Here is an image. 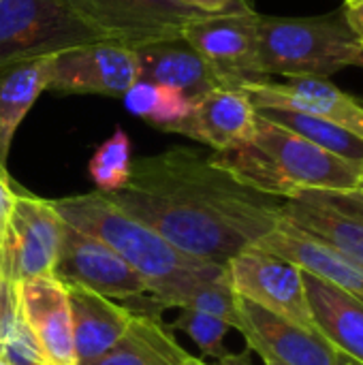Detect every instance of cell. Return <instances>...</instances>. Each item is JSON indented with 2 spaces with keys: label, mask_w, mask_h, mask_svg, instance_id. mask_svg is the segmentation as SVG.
I'll use <instances>...</instances> for the list:
<instances>
[{
  "label": "cell",
  "mask_w": 363,
  "mask_h": 365,
  "mask_svg": "<svg viewBox=\"0 0 363 365\" xmlns=\"http://www.w3.org/2000/svg\"><path fill=\"white\" fill-rule=\"evenodd\" d=\"M105 195L178 250L220 267L265 237L282 205L184 145L133 160L126 186Z\"/></svg>",
  "instance_id": "6da1fadb"
},
{
  "label": "cell",
  "mask_w": 363,
  "mask_h": 365,
  "mask_svg": "<svg viewBox=\"0 0 363 365\" xmlns=\"http://www.w3.org/2000/svg\"><path fill=\"white\" fill-rule=\"evenodd\" d=\"M51 203L66 225L118 252L148 282L150 295L160 308L182 310L197 287L227 274V267L178 250L154 229L118 207L105 192L73 195Z\"/></svg>",
  "instance_id": "7a4b0ae2"
},
{
  "label": "cell",
  "mask_w": 363,
  "mask_h": 365,
  "mask_svg": "<svg viewBox=\"0 0 363 365\" xmlns=\"http://www.w3.org/2000/svg\"><path fill=\"white\" fill-rule=\"evenodd\" d=\"M210 156L244 186L282 201L302 190H355L362 184L363 165L344 160L261 115L246 141Z\"/></svg>",
  "instance_id": "3957f363"
},
{
  "label": "cell",
  "mask_w": 363,
  "mask_h": 365,
  "mask_svg": "<svg viewBox=\"0 0 363 365\" xmlns=\"http://www.w3.org/2000/svg\"><path fill=\"white\" fill-rule=\"evenodd\" d=\"M259 64L267 77L327 79L347 66H363V47L344 9L317 17L259 15Z\"/></svg>",
  "instance_id": "277c9868"
},
{
  "label": "cell",
  "mask_w": 363,
  "mask_h": 365,
  "mask_svg": "<svg viewBox=\"0 0 363 365\" xmlns=\"http://www.w3.org/2000/svg\"><path fill=\"white\" fill-rule=\"evenodd\" d=\"M62 233L53 203L17 188L0 246V287L13 293L24 282L53 278Z\"/></svg>",
  "instance_id": "5b68a950"
},
{
  "label": "cell",
  "mask_w": 363,
  "mask_h": 365,
  "mask_svg": "<svg viewBox=\"0 0 363 365\" xmlns=\"http://www.w3.org/2000/svg\"><path fill=\"white\" fill-rule=\"evenodd\" d=\"M62 6L101 38L137 47L178 36L199 11L180 0H60Z\"/></svg>",
  "instance_id": "8992f818"
},
{
  "label": "cell",
  "mask_w": 363,
  "mask_h": 365,
  "mask_svg": "<svg viewBox=\"0 0 363 365\" xmlns=\"http://www.w3.org/2000/svg\"><path fill=\"white\" fill-rule=\"evenodd\" d=\"M103 41L60 0H0V64Z\"/></svg>",
  "instance_id": "52a82bcc"
},
{
  "label": "cell",
  "mask_w": 363,
  "mask_h": 365,
  "mask_svg": "<svg viewBox=\"0 0 363 365\" xmlns=\"http://www.w3.org/2000/svg\"><path fill=\"white\" fill-rule=\"evenodd\" d=\"M182 34L229 86L270 81L259 64V13L248 2L223 13H203Z\"/></svg>",
  "instance_id": "ba28073f"
},
{
  "label": "cell",
  "mask_w": 363,
  "mask_h": 365,
  "mask_svg": "<svg viewBox=\"0 0 363 365\" xmlns=\"http://www.w3.org/2000/svg\"><path fill=\"white\" fill-rule=\"evenodd\" d=\"M227 274L235 295L304 329L317 331L304 272L287 259L250 246L229 261Z\"/></svg>",
  "instance_id": "9c48e42d"
},
{
  "label": "cell",
  "mask_w": 363,
  "mask_h": 365,
  "mask_svg": "<svg viewBox=\"0 0 363 365\" xmlns=\"http://www.w3.org/2000/svg\"><path fill=\"white\" fill-rule=\"evenodd\" d=\"M139 81L135 47L120 41H94L53 53L47 90L56 94L124 96Z\"/></svg>",
  "instance_id": "30bf717a"
},
{
  "label": "cell",
  "mask_w": 363,
  "mask_h": 365,
  "mask_svg": "<svg viewBox=\"0 0 363 365\" xmlns=\"http://www.w3.org/2000/svg\"><path fill=\"white\" fill-rule=\"evenodd\" d=\"M280 220L325 242L363 267V190H302L280 205Z\"/></svg>",
  "instance_id": "8fae6325"
},
{
  "label": "cell",
  "mask_w": 363,
  "mask_h": 365,
  "mask_svg": "<svg viewBox=\"0 0 363 365\" xmlns=\"http://www.w3.org/2000/svg\"><path fill=\"white\" fill-rule=\"evenodd\" d=\"M53 278L62 284L86 287L113 302L150 295L148 282L118 252L66 222Z\"/></svg>",
  "instance_id": "7c38bea8"
},
{
  "label": "cell",
  "mask_w": 363,
  "mask_h": 365,
  "mask_svg": "<svg viewBox=\"0 0 363 365\" xmlns=\"http://www.w3.org/2000/svg\"><path fill=\"white\" fill-rule=\"evenodd\" d=\"M237 327L250 351L261 359L280 365H338L336 351L319 331L304 329L278 314H272L257 304L235 295Z\"/></svg>",
  "instance_id": "4fadbf2b"
},
{
  "label": "cell",
  "mask_w": 363,
  "mask_h": 365,
  "mask_svg": "<svg viewBox=\"0 0 363 365\" xmlns=\"http://www.w3.org/2000/svg\"><path fill=\"white\" fill-rule=\"evenodd\" d=\"M17 317L47 365H79L66 287L39 278L15 289Z\"/></svg>",
  "instance_id": "5bb4252c"
},
{
  "label": "cell",
  "mask_w": 363,
  "mask_h": 365,
  "mask_svg": "<svg viewBox=\"0 0 363 365\" xmlns=\"http://www.w3.org/2000/svg\"><path fill=\"white\" fill-rule=\"evenodd\" d=\"M255 107H276L306 111L325 118L363 139V103L342 92L325 77H293L287 83H244L240 86Z\"/></svg>",
  "instance_id": "9a60e30c"
},
{
  "label": "cell",
  "mask_w": 363,
  "mask_h": 365,
  "mask_svg": "<svg viewBox=\"0 0 363 365\" xmlns=\"http://www.w3.org/2000/svg\"><path fill=\"white\" fill-rule=\"evenodd\" d=\"M139 81L180 90L190 103L229 86V81L184 38V34L148 41L135 47Z\"/></svg>",
  "instance_id": "2e32d148"
},
{
  "label": "cell",
  "mask_w": 363,
  "mask_h": 365,
  "mask_svg": "<svg viewBox=\"0 0 363 365\" xmlns=\"http://www.w3.org/2000/svg\"><path fill=\"white\" fill-rule=\"evenodd\" d=\"M257 124V109L242 88H216L193 101L188 115L171 130L190 137L214 152H225L246 141Z\"/></svg>",
  "instance_id": "e0dca14e"
},
{
  "label": "cell",
  "mask_w": 363,
  "mask_h": 365,
  "mask_svg": "<svg viewBox=\"0 0 363 365\" xmlns=\"http://www.w3.org/2000/svg\"><path fill=\"white\" fill-rule=\"evenodd\" d=\"M257 248L287 259L304 274H310L353 297L363 302V267L353 259L344 257L325 242L287 225L280 220L265 237H261Z\"/></svg>",
  "instance_id": "ac0fdd59"
},
{
  "label": "cell",
  "mask_w": 363,
  "mask_h": 365,
  "mask_svg": "<svg viewBox=\"0 0 363 365\" xmlns=\"http://www.w3.org/2000/svg\"><path fill=\"white\" fill-rule=\"evenodd\" d=\"M71 306L73 338L79 365H94L128 331L133 312L113 299L79 284H64Z\"/></svg>",
  "instance_id": "d6986e66"
},
{
  "label": "cell",
  "mask_w": 363,
  "mask_h": 365,
  "mask_svg": "<svg viewBox=\"0 0 363 365\" xmlns=\"http://www.w3.org/2000/svg\"><path fill=\"white\" fill-rule=\"evenodd\" d=\"M308 304L317 331L342 355L363 365V302L304 274Z\"/></svg>",
  "instance_id": "ffe728a7"
},
{
  "label": "cell",
  "mask_w": 363,
  "mask_h": 365,
  "mask_svg": "<svg viewBox=\"0 0 363 365\" xmlns=\"http://www.w3.org/2000/svg\"><path fill=\"white\" fill-rule=\"evenodd\" d=\"M51 58L53 53L0 64V163L4 165L19 124L47 90Z\"/></svg>",
  "instance_id": "44dd1931"
},
{
  "label": "cell",
  "mask_w": 363,
  "mask_h": 365,
  "mask_svg": "<svg viewBox=\"0 0 363 365\" xmlns=\"http://www.w3.org/2000/svg\"><path fill=\"white\" fill-rule=\"evenodd\" d=\"M186 353L158 319L135 314L124 338L94 365H184Z\"/></svg>",
  "instance_id": "7402d4cb"
},
{
  "label": "cell",
  "mask_w": 363,
  "mask_h": 365,
  "mask_svg": "<svg viewBox=\"0 0 363 365\" xmlns=\"http://www.w3.org/2000/svg\"><path fill=\"white\" fill-rule=\"evenodd\" d=\"M257 115L304 137L306 141L344 158L351 163L363 165V139L340 128L338 124L306 113V111H293V109H276V107H255Z\"/></svg>",
  "instance_id": "603a6c76"
},
{
  "label": "cell",
  "mask_w": 363,
  "mask_h": 365,
  "mask_svg": "<svg viewBox=\"0 0 363 365\" xmlns=\"http://www.w3.org/2000/svg\"><path fill=\"white\" fill-rule=\"evenodd\" d=\"M122 98L131 113L165 133H171L188 115L193 105L180 90L150 81H137Z\"/></svg>",
  "instance_id": "cb8c5ba5"
},
{
  "label": "cell",
  "mask_w": 363,
  "mask_h": 365,
  "mask_svg": "<svg viewBox=\"0 0 363 365\" xmlns=\"http://www.w3.org/2000/svg\"><path fill=\"white\" fill-rule=\"evenodd\" d=\"M131 169V139L122 128H116V133L107 141H103L90 158V178L96 184L98 192H116L126 186Z\"/></svg>",
  "instance_id": "d4e9b609"
},
{
  "label": "cell",
  "mask_w": 363,
  "mask_h": 365,
  "mask_svg": "<svg viewBox=\"0 0 363 365\" xmlns=\"http://www.w3.org/2000/svg\"><path fill=\"white\" fill-rule=\"evenodd\" d=\"M167 329L186 334L205 357L220 359L227 355L225 340L233 327L214 314H205L197 310H180V317L171 325H167Z\"/></svg>",
  "instance_id": "484cf974"
},
{
  "label": "cell",
  "mask_w": 363,
  "mask_h": 365,
  "mask_svg": "<svg viewBox=\"0 0 363 365\" xmlns=\"http://www.w3.org/2000/svg\"><path fill=\"white\" fill-rule=\"evenodd\" d=\"M15 190H17V186L11 182V175L6 171V165L0 163V246H2V237H4V229H6L11 210H13Z\"/></svg>",
  "instance_id": "4316f807"
},
{
  "label": "cell",
  "mask_w": 363,
  "mask_h": 365,
  "mask_svg": "<svg viewBox=\"0 0 363 365\" xmlns=\"http://www.w3.org/2000/svg\"><path fill=\"white\" fill-rule=\"evenodd\" d=\"M199 13H223L246 4V0H180Z\"/></svg>",
  "instance_id": "83f0119b"
},
{
  "label": "cell",
  "mask_w": 363,
  "mask_h": 365,
  "mask_svg": "<svg viewBox=\"0 0 363 365\" xmlns=\"http://www.w3.org/2000/svg\"><path fill=\"white\" fill-rule=\"evenodd\" d=\"M344 17H347V24H349L353 36L363 47V2L353 4V6H344Z\"/></svg>",
  "instance_id": "f1b7e54d"
},
{
  "label": "cell",
  "mask_w": 363,
  "mask_h": 365,
  "mask_svg": "<svg viewBox=\"0 0 363 365\" xmlns=\"http://www.w3.org/2000/svg\"><path fill=\"white\" fill-rule=\"evenodd\" d=\"M210 365H252L250 361V353H227L225 357L216 359V364Z\"/></svg>",
  "instance_id": "f546056e"
},
{
  "label": "cell",
  "mask_w": 363,
  "mask_h": 365,
  "mask_svg": "<svg viewBox=\"0 0 363 365\" xmlns=\"http://www.w3.org/2000/svg\"><path fill=\"white\" fill-rule=\"evenodd\" d=\"M15 304V291H6V289H0V329H2V323L6 319V312L13 308Z\"/></svg>",
  "instance_id": "4dcf8cb0"
},
{
  "label": "cell",
  "mask_w": 363,
  "mask_h": 365,
  "mask_svg": "<svg viewBox=\"0 0 363 365\" xmlns=\"http://www.w3.org/2000/svg\"><path fill=\"white\" fill-rule=\"evenodd\" d=\"M184 365H210V364H205L203 359H197V357H193V355H188V359L184 361Z\"/></svg>",
  "instance_id": "1f68e13d"
},
{
  "label": "cell",
  "mask_w": 363,
  "mask_h": 365,
  "mask_svg": "<svg viewBox=\"0 0 363 365\" xmlns=\"http://www.w3.org/2000/svg\"><path fill=\"white\" fill-rule=\"evenodd\" d=\"M342 361H344V365H362V364H357V361H353L351 357H347V355H342Z\"/></svg>",
  "instance_id": "d6a6232c"
},
{
  "label": "cell",
  "mask_w": 363,
  "mask_h": 365,
  "mask_svg": "<svg viewBox=\"0 0 363 365\" xmlns=\"http://www.w3.org/2000/svg\"><path fill=\"white\" fill-rule=\"evenodd\" d=\"M263 364L265 365H280V364H276V361H270V359H263ZM338 365H344V361H342V353H340V364Z\"/></svg>",
  "instance_id": "836d02e7"
},
{
  "label": "cell",
  "mask_w": 363,
  "mask_h": 365,
  "mask_svg": "<svg viewBox=\"0 0 363 365\" xmlns=\"http://www.w3.org/2000/svg\"><path fill=\"white\" fill-rule=\"evenodd\" d=\"M363 0H344V6H353V4H359Z\"/></svg>",
  "instance_id": "e575fe53"
},
{
  "label": "cell",
  "mask_w": 363,
  "mask_h": 365,
  "mask_svg": "<svg viewBox=\"0 0 363 365\" xmlns=\"http://www.w3.org/2000/svg\"><path fill=\"white\" fill-rule=\"evenodd\" d=\"M0 365H11V364H9V359H6V357H4L2 353H0Z\"/></svg>",
  "instance_id": "d590c367"
},
{
  "label": "cell",
  "mask_w": 363,
  "mask_h": 365,
  "mask_svg": "<svg viewBox=\"0 0 363 365\" xmlns=\"http://www.w3.org/2000/svg\"><path fill=\"white\" fill-rule=\"evenodd\" d=\"M359 190H363V169H362V184H359Z\"/></svg>",
  "instance_id": "8d00e7d4"
},
{
  "label": "cell",
  "mask_w": 363,
  "mask_h": 365,
  "mask_svg": "<svg viewBox=\"0 0 363 365\" xmlns=\"http://www.w3.org/2000/svg\"><path fill=\"white\" fill-rule=\"evenodd\" d=\"M0 289H2V287H0Z\"/></svg>",
  "instance_id": "74e56055"
}]
</instances>
